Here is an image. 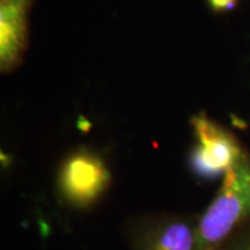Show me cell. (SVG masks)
I'll use <instances>...</instances> for the list:
<instances>
[{
    "mask_svg": "<svg viewBox=\"0 0 250 250\" xmlns=\"http://www.w3.org/2000/svg\"><path fill=\"white\" fill-rule=\"evenodd\" d=\"M210 7L215 12H225L232 9L236 5L237 0H208Z\"/></svg>",
    "mask_w": 250,
    "mask_h": 250,
    "instance_id": "52a82bcc",
    "label": "cell"
},
{
    "mask_svg": "<svg viewBox=\"0 0 250 250\" xmlns=\"http://www.w3.org/2000/svg\"><path fill=\"white\" fill-rule=\"evenodd\" d=\"M111 175L95 153L79 149L65 159L59 169L57 187L61 197L77 208L95 204L107 191Z\"/></svg>",
    "mask_w": 250,
    "mask_h": 250,
    "instance_id": "3957f363",
    "label": "cell"
},
{
    "mask_svg": "<svg viewBox=\"0 0 250 250\" xmlns=\"http://www.w3.org/2000/svg\"><path fill=\"white\" fill-rule=\"evenodd\" d=\"M215 250H221V248H219V249H215Z\"/></svg>",
    "mask_w": 250,
    "mask_h": 250,
    "instance_id": "ba28073f",
    "label": "cell"
},
{
    "mask_svg": "<svg viewBox=\"0 0 250 250\" xmlns=\"http://www.w3.org/2000/svg\"><path fill=\"white\" fill-rule=\"evenodd\" d=\"M197 221L181 215L144 219L132 232V250H196Z\"/></svg>",
    "mask_w": 250,
    "mask_h": 250,
    "instance_id": "277c9868",
    "label": "cell"
},
{
    "mask_svg": "<svg viewBox=\"0 0 250 250\" xmlns=\"http://www.w3.org/2000/svg\"><path fill=\"white\" fill-rule=\"evenodd\" d=\"M250 221V156L245 155L223 177L220 189L197 221L196 250H215Z\"/></svg>",
    "mask_w": 250,
    "mask_h": 250,
    "instance_id": "6da1fadb",
    "label": "cell"
},
{
    "mask_svg": "<svg viewBox=\"0 0 250 250\" xmlns=\"http://www.w3.org/2000/svg\"><path fill=\"white\" fill-rule=\"evenodd\" d=\"M221 250H250V221L237 229L224 243Z\"/></svg>",
    "mask_w": 250,
    "mask_h": 250,
    "instance_id": "8992f818",
    "label": "cell"
},
{
    "mask_svg": "<svg viewBox=\"0 0 250 250\" xmlns=\"http://www.w3.org/2000/svg\"><path fill=\"white\" fill-rule=\"evenodd\" d=\"M33 0H1L0 4V64L12 71L22 61L28 40V12Z\"/></svg>",
    "mask_w": 250,
    "mask_h": 250,
    "instance_id": "5b68a950",
    "label": "cell"
},
{
    "mask_svg": "<svg viewBox=\"0 0 250 250\" xmlns=\"http://www.w3.org/2000/svg\"><path fill=\"white\" fill-rule=\"evenodd\" d=\"M191 125L197 143L190 153V169L202 180L224 177L246 152L229 131L204 114L192 117Z\"/></svg>",
    "mask_w": 250,
    "mask_h": 250,
    "instance_id": "7a4b0ae2",
    "label": "cell"
}]
</instances>
